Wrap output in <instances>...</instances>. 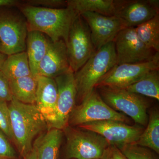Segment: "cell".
Instances as JSON below:
<instances>
[{"instance_id":"20","label":"cell","mask_w":159,"mask_h":159,"mask_svg":"<svg viewBox=\"0 0 159 159\" xmlns=\"http://www.w3.org/2000/svg\"><path fill=\"white\" fill-rule=\"evenodd\" d=\"M66 2L67 7L78 15L91 12L113 16L116 11V0H68Z\"/></svg>"},{"instance_id":"35","label":"cell","mask_w":159,"mask_h":159,"mask_svg":"<svg viewBox=\"0 0 159 159\" xmlns=\"http://www.w3.org/2000/svg\"><path fill=\"white\" fill-rule=\"evenodd\" d=\"M0 159H8L1 158H0Z\"/></svg>"},{"instance_id":"7","label":"cell","mask_w":159,"mask_h":159,"mask_svg":"<svg viewBox=\"0 0 159 159\" xmlns=\"http://www.w3.org/2000/svg\"><path fill=\"white\" fill-rule=\"evenodd\" d=\"M103 120H115L128 124L130 118L110 107L102 100L95 88L80 104L76 105L69 117L68 125H80Z\"/></svg>"},{"instance_id":"13","label":"cell","mask_w":159,"mask_h":159,"mask_svg":"<svg viewBox=\"0 0 159 159\" xmlns=\"http://www.w3.org/2000/svg\"><path fill=\"white\" fill-rule=\"evenodd\" d=\"M57 89V118L51 128L63 130L68 125L70 115L76 105L77 89L71 70L54 78Z\"/></svg>"},{"instance_id":"34","label":"cell","mask_w":159,"mask_h":159,"mask_svg":"<svg viewBox=\"0 0 159 159\" xmlns=\"http://www.w3.org/2000/svg\"><path fill=\"white\" fill-rule=\"evenodd\" d=\"M1 51H2V46H1V42H0V52H1Z\"/></svg>"},{"instance_id":"1","label":"cell","mask_w":159,"mask_h":159,"mask_svg":"<svg viewBox=\"0 0 159 159\" xmlns=\"http://www.w3.org/2000/svg\"><path fill=\"white\" fill-rule=\"evenodd\" d=\"M25 17L28 31H37L52 42L67 41L70 29L77 14L70 7L51 9L23 4L18 7Z\"/></svg>"},{"instance_id":"11","label":"cell","mask_w":159,"mask_h":159,"mask_svg":"<svg viewBox=\"0 0 159 159\" xmlns=\"http://www.w3.org/2000/svg\"><path fill=\"white\" fill-rule=\"evenodd\" d=\"M77 127L99 134L110 145L117 147L135 144L145 129L142 126L129 125L115 120L95 121L84 123Z\"/></svg>"},{"instance_id":"21","label":"cell","mask_w":159,"mask_h":159,"mask_svg":"<svg viewBox=\"0 0 159 159\" xmlns=\"http://www.w3.org/2000/svg\"><path fill=\"white\" fill-rule=\"evenodd\" d=\"M1 71L9 80L32 75L26 51L7 56Z\"/></svg>"},{"instance_id":"32","label":"cell","mask_w":159,"mask_h":159,"mask_svg":"<svg viewBox=\"0 0 159 159\" xmlns=\"http://www.w3.org/2000/svg\"><path fill=\"white\" fill-rule=\"evenodd\" d=\"M24 159H37V154L35 148L33 146L32 150L23 158Z\"/></svg>"},{"instance_id":"25","label":"cell","mask_w":159,"mask_h":159,"mask_svg":"<svg viewBox=\"0 0 159 159\" xmlns=\"http://www.w3.org/2000/svg\"><path fill=\"white\" fill-rule=\"evenodd\" d=\"M127 159H159L158 154L147 147L136 144L117 147Z\"/></svg>"},{"instance_id":"19","label":"cell","mask_w":159,"mask_h":159,"mask_svg":"<svg viewBox=\"0 0 159 159\" xmlns=\"http://www.w3.org/2000/svg\"><path fill=\"white\" fill-rule=\"evenodd\" d=\"M13 98L26 104H35L37 88V77L32 75L9 80Z\"/></svg>"},{"instance_id":"12","label":"cell","mask_w":159,"mask_h":159,"mask_svg":"<svg viewBox=\"0 0 159 159\" xmlns=\"http://www.w3.org/2000/svg\"><path fill=\"white\" fill-rule=\"evenodd\" d=\"M158 14L159 0H116L115 16L125 28H136Z\"/></svg>"},{"instance_id":"33","label":"cell","mask_w":159,"mask_h":159,"mask_svg":"<svg viewBox=\"0 0 159 159\" xmlns=\"http://www.w3.org/2000/svg\"><path fill=\"white\" fill-rule=\"evenodd\" d=\"M7 57V55L3 54L2 52H0V71L1 70L3 64L5 62Z\"/></svg>"},{"instance_id":"23","label":"cell","mask_w":159,"mask_h":159,"mask_svg":"<svg viewBox=\"0 0 159 159\" xmlns=\"http://www.w3.org/2000/svg\"><path fill=\"white\" fill-rule=\"evenodd\" d=\"M125 89L131 93L153 98L159 101V70L150 71L139 81L129 86Z\"/></svg>"},{"instance_id":"6","label":"cell","mask_w":159,"mask_h":159,"mask_svg":"<svg viewBox=\"0 0 159 159\" xmlns=\"http://www.w3.org/2000/svg\"><path fill=\"white\" fill-rule=\"evenodd\" d=\"M16 8L0 10L1 52L7 56L26 51L28 25L19 9Z\"/></svg>"},{"instance_id":"16","label":"cell","mask_w":159,"mask_h":159,"mask_svg":"<svg viewBox=\"0 0 159 159\" xmlns=\"http://www.w3.org/2000/svg\"><path fill=\"white\" fill-rule=\"evenodd\" d=\"M70 70L64 41H50L48 49L39 66L37 76L54 79Z\"/></svg>"},{"instance_id":"29","label":"cell","mask_w":159,"mask_h":159,"mask_svg":"<svg viewBox=\"0 0 159 159\" xmlns=\"http://www.w3.org/2000/svg\"><path fill=\"white\" fill-rule=\"evenodd\" d=\"M12 98L9 80L0 71V101L9 102Z\"/></svg>"},{"instance_id":"28","label":"cell","mask_w":159,"mask_h":159,"mask_svg":"<svg viewBox=\"0 0 159 159\" xmlns=\"http://www.w3.org/2000/svg\"><path fill=\"white\" fill-rule=\"evenodd\" d=\"M23 4L43 8L60 9L67 7L66 1L64 0H27L22 1Z\"/></svg>"},{"instance_id":"3","label":"cell","mask_w":159,"mask_h":159,"mask_svg":"<svg viewBox=\"0 0 159 159\" xmlns=\"http://www.w3.org/2000/svg\"><path fill=\"white\" fill-rule=\"evenodd\" d=\"M116 64L115 43L111 42L96 51L85 64L74 73L77 105L91 94L100 80Z\"/></svg>"},{"instance_id":"31","label":"cell","mask_w":159,"mask_h":159,"mask_svg":"<svg viewBox=\"0 0 159 159\" xmlns=\"http://www.w3.org/2000/svg\"><path fill=\"white\" fill-rule=\"evenodd\" d=\"M22 4V1L17 0H0V9L3 8H18Z\"/></svg>"},{"instance_id":"9","label":"cell","mask_w":159,"mask_h":159,"mask_svg":"<svg viewBox=\"0 0 159 159\" xmlns=\"http://www.w3.org/2000/svg\"><path fill=\"white\" fill-rule=\"evenodd\" d=\"M159 69V52L152 60L138 63L116 65L100 80L95 88L105 86L111 88L125 89L140 80L145 74Z\"/></svg>"},{"instance_id":"24","label":"cell","mask_w":159,"mask_h":159,"mask_svg":"<svg viewBox=\"0 0 159 159\" xmlns=\"http://www.w3.org/2000/svg\"><path fill=\"white\" fill-rule=\"evenodd\" d=\"M135 29L138 37L145 46L159 52V14Z\"/></svg>"},{"instance_id":"15","label":"cell","mask_w":159,"mask_h":159,"mask_svg":"<svg viewBox=\"0 0 159 159\" xmlns=\"http://www.w3.org/2000/svg\"><path fill=\"white\" fill-rule=\"evenodd\" d=\"M35 105L45 119L49 129L57 118V89L54 78L38 76Z\"/></svg>"},{"instance_id":"26","label":"cell","mask_w":159,"mask_h":159,"mask_svg":"<svg viewBox=\"0 0 159 159\" xmlns=\"http://www.w3.org/2000/svg\"><path fill=\"white\" fill-rule=\"evenodd\" d=\"M0 130L11 142H15L11 128V117L8 102L0 101Z\"/></svg>"},{"instance_id":"4","label":"cell","mask_w":159,"mask_h":159,"mask_svg":"<svg viewBox=\"0 0 159 159\" xmlns=\"http://www.w3.org/2000/svg\"><path fill=\"white\" fill-rule=\"evenodd\" d=\"M65 145L62 159H98L110 145L94 132L67 125L63 129Z\"/></svg>"},{"instance_id":"30","label":"cell","mask_w":159,"mask_h":159,"mask_svg":"<svg viewBox=\"0 0 159 159\" xmlns=\"http://www.w3.org/2000/svg\"><path fill=\"white\" fill-rule=\"evenodd\" d=\"M98 159H127L116 146L110 145Z\"/></svg>"},{"instance_id":"8","label":"cell","mask_w":159,"mask_h":159,"mask_svg":"<svg viewBox=\"0 0 159 159\" xmlns=\"http://www.w3.org/2000/svg\"><path fill=\"white\" fill-rule=\"evenodd\" d=\"M66 45L70 68L74 73L96 51L89 25L80 15L77 16L71 25Z\"/></svg>"},{"instance_id":"27","label":"cell","mask_w":159,"mask_h":159,"mask_svg":"<svg viewBox=\"0 0 159 159\" xmlns=\"http://www.w3.org/2000/svg\"><path fill=\"white\" fill-rule=\"evenodd\" d=\"M10 142L6 135L0 130V158H1L18 159L17 152Z\"/></svg>"},{"instance_id":"10","label":"cell","mask_w":159,"mask_h":159,"mask_svg":"<svg viewBox=\"0 0 159 159\" xmlns=\"http://www.w3.org/2000/svg\"><path fill=\"white\" fill-rule=\"evenodd\" d=\"M114 42L116 53L117 65L150 61L157 53L142 42L137 35L135 28L122 29L117 34Z\"/></svg>"},{"instance_id":"2","label":"cell","mask_w":159,"mask_h":159,"mask_svg":"<svg viewBox=\"0 0 159 159\" xmlns=\"http://www.w3.org/2000/svg\"><path fill=\"white\" fill-rule=\"evenodd\" d=\"M8 104L14 143L24 158L32 150L36 137L49 129L48 125L34 104L22 103L13 97Z\"/></svg>"},{"instance_id":"5","label":"cell","mask_w":159,"mask_h":159,"mask_svg":"<svg viewBox=\"0 0 159 159\" xmlns=\"http://www.w3.org/2000/svg\"><path fill=\"white\" fill-rule=\"evenodd\" d=\"M96 89L103 101L111 108L130 117L139 125L147 126L148 120L147 109L150 102L145 97L131 93L125 89L105 86Z\"/></svg>"},{"instance_id":"18","label":"cell","mask_w":159,"mask_h":159,"mask_svg":"<svg viewBox=\"0 0 159 159\" xmlns=\"http://www.w3.org/2000/svg\"><path fill=\"white\" fill-rule=\"evenodd\" d=\"M50 41L41 32L28 31L26 52L31 74L34 77H37L39 66L48 49Z\"/></svg>"},{"instance_id":"17","label":"cell","mask_w":159,"mask_h":159,"mask_svg":"<svg viewBox=\"0 0 159 159\" xmlns=\"http://www.w3.org/2000/svg\"><path fill=\"white\" fill-rule=\"evenodd\" d=\"M63 138V130L55 128L49 129L39 135L33 143L37 159H58Z\"/></svg>"},{"instance_id":"22","label":"cell","mask_w":159,"mask_h":159,"mask_svg":"<svg viewBox=\"0 0 159 159\" xmlns=\"http://www.w3.org/2000/svg\"><path fill=\"white\" fill-rule=\"evenodd\" d=\"M135 144L147 147L159 153V112L152 109L148 115V124Z\"/></svg>"},{"instance_id":"14","label":"cell","mask_w":159,"mask_h":159,"mask_svg":"<svg viewBox=\"0 0 159 159\" xmlns=\"http://www.w3.org/2000/svg\"><path fill=\"white\" fill-rule=\"evenodd\" d=\"M80 15L89 25L96 51L114 41L119 32L125 28L115 16H108L91 12H84Z\"/></svg>"}]
</instances>
